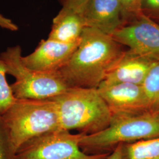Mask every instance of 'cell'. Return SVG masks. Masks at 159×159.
Here are the masks:
<instances>
[{
	"instance_id": "1",
	"label": "cell",
	"mask_w": 159,
	"mask_h": 159,
	"mask_svg": "<svg viewBox=\"0 0 159 159\" xmlns=\"http://www.w3.org/2000/svg\"><path fill=\"white\" fill-rule=\"evenodd\" d=\"M124 52L111 35L85 27L77 48L58 72L70 87L98 89Z\"/></svg>"
},
{
	"instance_id": "2",
	"label": "cell",
	"mask_w": 159,
	"mask_h": 159,
	"mask_svg": "<svg viewBox=\"0 0 159 159\" xmlns=\"http://www.w3.org/2000/svg\"><path fill=\"white\" fill-rule=\"evenodd\" d=\"M52 99L58 114V130L90 134L107 128L112 119L97 89L71 87Z\"/></svg>"
},
{
	"instance_id": "3",
	"label": "cell",
	"mask_w": 159,
	"mask_h": 159,
	"mask_svg": "<svg viewBox=\"0 0 159 159\" xmlns=\"http://www.w3.org/2000/svg\"><path fill=\"white\" fill-rule=\"evenodd\" d=\"M159 137V111L112 116L108 127L90 134L80 143L81 150L90 154L110 153L120 144Z\"/></svg>"
},
{
	"instance_id": "4",
	"label": "cell",
	"mask_w": 159,
	"mask_h": 159,
	"mask_svg": "<svg viewBox=\"0 0 159 159\" xmlns=\"http://www.w3.org/2000/svg\"><path fill=\"white\" fill-rule=\"evenodd\" d=\"M1 114L17 150L35 137L59 129L57 107L52 98H16Z\"/></svg>"
},
{
	"instance_id": "5",
	"label": "cell",
	"mask_w": 159,
	"mask_h": 159,
	"mask_svg": "<svg viewBox=\"0 0 159 159\" xmlns=\"http://www.w3.org/2000/svg\"><path fill=\"white\" fill-rule=\"evenodd\" d=\"M19 45L8 47L0 54L7 74L15 81L11 84L16 98L51 99L62 94L70 87L58 71L43 72L26 67L22 62Z\"/></svg>"
},
{
	"instance_id": "6",
	"label": "cell",
	"mask_w": 159,
	"mask_h": 159,
	"mask_svg": "<svg viewBox=\"0 0 159 159\" xmlns=\"http://www.w3.org/2000/svg\"><path fill=\"white\" fill-rule=\"evenodd\" d=\"M84 133L57 130L35 137L17 150L16 159H106L108 154H90L80 146Z\"/></svg>"
},
{
	"instance_id": "7",
	"label": "cell",
	"mask_w": 159,
	"mask_h": 159,
	"mask_svg": "<svg viewBox=\"0 0 159 159\" xmlns=\"http://www.w3.org/2000/svg\"><path fill=\"white\" fill-rule=\"evenodd\" d=\"M111 37L136 54L159 60V24L143 12L125 23Z\"/></svg>"
},
{
	"instance_id": "8",
	"label": "cell",
	"mask_w": 159,
	"mask_h": 159,
	"mask_svg": "<svg viewBox=\"0 0 159 159\" xmlns=\"http://www.w3.org/2000/svg\"><path fill=\"white\" fill-rule=\"evenodd\" d=\"M97 90L112 116L142 113L151 110L142 85L130 83L100 85Z\"/></svg>"
},
{
	"instance_id": "9",
	"label": "cell",
	"mask_w": 159,
	"mask_h": 159,
	"mask_svg": "<svg viewBox=\"0 0 159 159\" xmlns=\"http://www.w3.org/2000/svg\"><path fill=\"white\" fill-rule=\"evenodd\" d=\"M80 41V39L65 43L49 39L41 40L33 52L22 56V62L28 68L36 71H58L69 61Z\"/></svg>"
},
{
	"instance_id": "10",
	"label": "cell",
	"mask_w": 159,
	"mask_h": 159,
	"mask_svg": "<svg viewBox=\"0 0 159 159\" xmlns=\"http://www.w3.org/2000/svg\"><path fill=\"white\" fill-rule=\"evenodd\" d=\"M82 16L86 27L111 36L125 24L119 0H90Z\"/></svg>"
},
{
	"instance_id": "11",
	"label": "cell",
	"mask_w": 159,
	"mask_h": 159,
	"mask_svg": "<svg viewBox=\"0 0 159 159\" xmlns=\"http://www.w3.org/2000/svg\"><path fill=\"white\" fill-rule=\"evenodd\" d=\"M157 61L140 56L130 50L125 51L100 85L119 83L142 85L150 70Z\"/></svg>"
},
{
	"instance_id": "12",
	"label": "cell",
	"mask_w": 159,
	"mask_h": 159,
	"mask_svg": "<svg viewBox=\"0 0 159 159\" xmlns=\"http://www.w3.org/2000/svg\"><path fill=\"white\" fill-rule=\"evenodd\" d=\"M85 27L82 15L60 11L52 20L48 39L65 43H74L80 39Z\"/></svg>"
},
{
	"instance_id": "13",
	"label": "cell",
	"mask_w": 159,
	"mask_h": 159,
	"mask_svg": "<svg viewBox=\"0 0 159 159\" xmlns=\"http://www.w3.org/2000/svg\"><path fill=\"white\" fill-rule=\"evenodd\" d=\"M123 159H159V137L123 144Z\"/></svg>"
},
{
	"instance_id": "14",
	"label": "cell",
	"mask_w": 159,
	"mask_h": 159,
	"mask_svg": "<svg viewBox=\"0 0 159 159\" xmlns=\"http://www.w3.org/2000/svg\"><path fill=\"white\" fill-rule=\"evenodd\" d=\"M142 85L150 110L159 111V60L150 70Z\"/></svg>"
},
{
	"instance_id": "15",
	"label": "cell",
	"mask_w": 159,
	"mask_h": 159,
	"mask_svg": "<svg viewBox=\"0 0 159 159\" xmlns=\"http://www.w3.org/2000/svg\"><path fill=\"white\" fill-rule=\"evenodd\" d=\"M6 64L0 58V113L3 114L16 101L11 85L8 83Z\"/></svg>"
},
{
	"instance_id": "16",
	"label": "cell",
	"mask_w": 159,
	"mask_h": 159,
	"mask_svg": "<svg viewBox=\"0 0 159 159\" xmlns=\"http://www.w3.org/2000/svg\"><path fill=\"white\" fill-rule=\"evenodd\" d=\"M17 152L10 131L0 113V159H16Z\"/></svg>"
},
{
	"instance_id": "17",
	"label": "cell",
	"mask_w": 159,
	"mask_h": 159,
	"mask_svg": "<svg viewBox=\"0 0 159 159\" xmlns=\"http://www.w3.org/2000/svg\"><path fill=\"white\" fill-rule=\"evenodd\" d=\"M122 7L125 23L139 16L142 14L143 0H119Z\"/></svg>"
},
{
	"instance_id": "18",
	"label": "cell",
	"mask_w": 159,
	"mask_h": 159,
	"mask_svg": "<svg viewBox=\"0 0 159 159\" xmlns=\"http://www.w3.org/2000/svg\"><path fill=\"white\" fill-rule=\"evenodd\" d=\"M90 0H62L63 7L60 11L73 12L82 15Z\"/></svg>"
},
{
	"instance_id": "19",
	"label": "cell",
	"mask_w": 159,
	"mask_h": 159,
	"mask_svg": "<svg viewBox=\"0 0 159 159\" xmlns=\"http://www.w3.org/2000/svg\"><path fill=\"white\" fill-rule=\"evenodd\" d=\"M159 12V0H143L142 11Z\"/></svg>"
},
{
	"instance_id": "20",
	"label": "cell",
	"mask_w": 159,
	"mask_h": 159,
	"mask_svg": "<svg viewBox=\"0 0 159 159\" xmlns=\"http://www.w3.org/2000/svg\"><path fill=\"white\" fill-rule=\"evenodd\" d=\"M0 27L11 31H17L18 27L11 20L0 14Z\"/></svg>"
},
{
	"instance_id": "21",
	"label": "cell",
	"mask_w": 159,
	"mask_h": 159,
	"mask_svg": "<svg viewBox=\"0 0 159 159\" xmlns=\"http://www.w3.org/2000/svg\"><path fill=\"white\" fill-rule=\"evenodd\" d=\"M106 159H123V144H120L108 154Z\"/></svg>"
}]
</instances>
